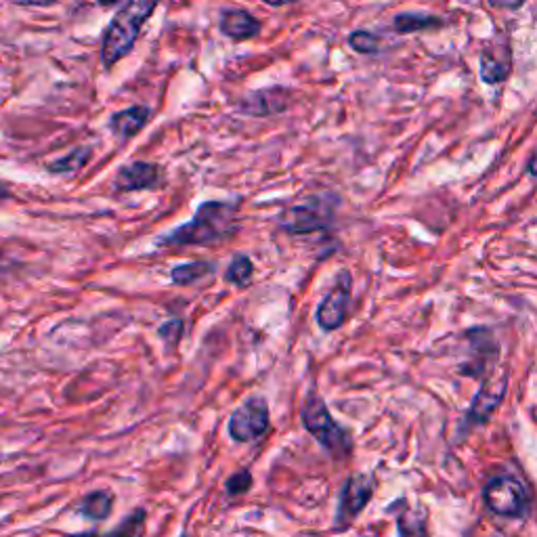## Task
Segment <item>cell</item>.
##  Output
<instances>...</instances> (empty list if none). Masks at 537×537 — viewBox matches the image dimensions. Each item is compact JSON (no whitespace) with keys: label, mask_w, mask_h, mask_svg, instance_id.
<instances>
[{"label":"cell","mask_w":537,"mask_h":537,"mask_svg":"<svg viewBox=\"0 0 537 537\" xmlns=\"http://www.w3.org/2000/svg\"><path fill=\"white\" fill-rule=\"evenodd\" d=\"M238 204L208 200L200 204L193 219L164 233L156 246H217L233 238L238 231Z\"/></svg>","instance_id":"1"},{"label":"cell","mask_w":537,"mask_h":537,"mask_svg":"<svg viewBox=\"0 0 537 537\" xmlns=\"http://www.w3.org/2000/svg\"><path fill=\"white\" fill-rule=\"evenodd\" d=\"M160 0H126L124 7L114 15L105 28L101 40V63L112 68L133 51L135 42L145 24L156 13Z\"/></svg>","instance_id":"2"},{"label":"cell","mask_w":537,"mask_h":537,"mask_svg":"<svg viewBox=\"0 0 537 537\" xmlns=\"http://www.w3.org/2000/svg\"><path fill=\"white\" fill-rule=\"evenodd\" d=\"M300 420L307 433L319 441L330 456L347 458L351 454V435L330 414L328 405L319 393L311 391L300 407Z\"/></svg>","instance_id":"3"},{"label":"cell","mask_w":537,"mask_h":537,"mask_svg":"<svg viewBox=\"0 0 537 537\" xmlns=\"http://www.w3.org/2000/svg\"><path fill=\"white\" fill-rule=\"evenodd\" d=\"M483 502L496 517L523 521L531 512V496L527 487L510 475L493 477L483 487Z\"/></svg>","instance_id":"4"},{"label":"cell","mask_w":537,"mask_h":537,"mask_svg":"<svg viewBox=\"0 0 537 537\" xmlns=\"http://www.w3.org/2000/svg\"><path fill=\"white\" fill-rule=\"evenodd\" d=\"M334 198L313 196L279 212L277 223L290 235H309L324 231L334 223Z\"/></svg>","instance_id":"5"},{"label":"cell","mask_w":537,"mask_h":537,"mask_svg":"<svg viewBox=\"0 0 537 537\" xmlns=\"http://www.w3.org/2000/svg\"><path fill=\"white\" fill-rule=\"evenodd\" d=\"M269 424L271 416L267 401L263 397H252L231 414L227 431L235 443H252L267 435Z\"/></svg>","instance_id":"6"},{"label":"cell","mask_w":537,"mask_h":537,"mask_svg":"<svg viewBox=\"0 0 537 537\" xmlns=\"http://www.w3.org/2000/svg\"><path fill=\"white\" fill-rule=\"evenodd\" d=\"M508 391V376H489L483 380L479 393L472 399L468 412L460 424V435H466L475 428L483 426L493 414L498 412V407L502 405L504 397Z\"/></svg>","instance_id":"7"},{"label":"cell","mask_w":537,"mask_h":537,"mask_svg":"<svg viewBox=\"0 0 537 537\" xmlns=\"http://www.w3.org/2000/svg\"><path fill=\"white\" fill-rule=\"evenodd\" d=\"M351 290H353V277L347 269H342L336 277V284L332 290L326 294V298L321 300L315 319L321 330L334 332L342 328V324L347 321L349 313V303H351Z\"/></svg>","instance_id":"8"},{"label":"cell","mask_w":537,"mask_h":537,"mask_svg":"<svg viewBox=\"0 0 537 537\" xmlns=\"http://www.w3.org/2000/svg\"><path fill=\"white\" fill-rule=\"evenodd\" d=\"M374 496V479L368 475L351 477L340 491L338 512L334 521V531H347L351 523L365 510Z\"/></svg>","instance_id":"9"},{"label":"cell","mask_w":537,"mask_h":537,"mask_svg":"<svg viewBox=\"0 0 537 537\" xmlns=\"http://www.w3.org/2000/svg\"><path fill=\"white\" fill-rule=\"evenodd\" d=\"M512 74V47L508 34H498L491 38L481 51L479 61V76L489 87H498L506 82Z\"/></svg>","instance_id":"10"},{"label":"cell","mask_w":537,"mask_h":537,"mask_svg":"<svg viewBox=\"0 0 537 537\" xmlns=\"http://www.w3.org/2000/svg\"><path fill=\"white\" fill-rule=\"evenodd\" d=\"M292 101V91L286 87H269L252 91L240 99L238 112L252 118H271L284 114Z\"/></svg>","instance_id":"11"},{"label":"cell","mask_w":537,"mask_h":537,"mask_svg":"<svg viewBox=\"0 0 537 537\" xmlns=\"http://www.w3.org/2000/svg\"><path fill=\"white\" fill-rule=\"evenodd\" d=\"M162 183V170L154 162H131L124 164L114 179V189L120 193H133V191H147L156 189Z\"/></svg>","instance_id":"12"},{"label":"cell","mask_w":537,"mask_h":537,"mask_svg":"<svg viewBox=\"0 0 537 537\" xmlns=\"http://www.w3.org/2000/svg\"><path fill=\"white\" fill-rule=\"evenodd\" d=\"M219 30L229 40L244 42V40L259 36L263 30V24L250 11L240 9V7H231V9L221 11Z\"/></svg>","instance_id":"13"},{"label":"cell","mask_w":537,"mask_h":537,"mask_svg":"<svg viewBox=\"0 0 537 537\" xmlns=\"http://www.w3.org/2000/svg\"><path fill=\"white\" fill-rule=\"evenodd\" d=\"M152 118V110L147 105H133L126 107L122 112L112 114L110 118V131L120 139H133L137 137Z\"/></svg>","instance_id":"14"},{"label":"cell","mask_w":537,"mask_h":537,"mask_svg":"<svg viewBox=\"0 0 537 537\" xmlns=\"http://www.w3.org/2000/svg\"><path fill=\"white\" fill-rule=\"evenodd\" d=\"M389 512L395 514L399 537H426V514L416 510L405 498H399L389 506Z\"/></svg>","instance_id":"15"},{"label":"cell","mask_w":537,"mask_h":537,"mask_svg":"<svg viewBox=\"0 0 537 537\" xmlns=\"http://www.w3.org/2000/svg\"><path fill=\"white\" fill-rule=\"evenodd\" d=\"M443 26V19L433 13H418V11H405L393 17V30L397 34H416L437 30Z\"/></svg>","instance_id":"16"},{"label":"cell","mask_w":537,"mask_h":537,"mask_svg":"<svg viewBox=\"0 0 537 537\" xmlns=\"http://www.w3.org/2000/svg\"><path fill=\"white\" fill-rule=\"evenodd\" d=\"M112 508H114V493L110 489H97V491H91L89 496L80 502L78 512L84 519L99 523L110 517Z\"/></svg>","instance_id":"17"},{"label":"cell","mask_w":537,"mask_h":537,"mask_svg":"<svg viewBox=\"0 0 537 537\" xmlns=\"http://www.w3.org/2000/svg\"><path fill=\"white\" fill-rule=\"evenodd\" d=\"M212 271H214L212 263L193 261V263L177 265L173 271H170V279H173L175 286H193L202 282V279L208 277Z\"/></svg>","instance_id":"18"},{"label":"cell","mask_w":537,"mask_h":537,"mask_svg":"<svg viewBox=\"0 0 537 537\" xmlns=\"http://www.w3.org/2000/svg\"><path fill=\"white\" fill-rule=\"evenodd\" d=\"M252 275H254V263L248 254H235L225 271L227 284L235 288H248L252 284Z\"/></svg>","instance_id":"19"},{"label":"cell","mask_w":537,"mask_h":537,"mask_svg":"<svg viewBox=\"0 0 537 537\" xmlns=\"http://www.w3.org/2000/svg\"><path fill=\"white\" fill-rule=\"evenodd\" d=\"M145 523V510H133L131 517H126L114 531L110 533H95V531H87V533H76V535H66V537H137L143 529Z\"/></svg>","instance_id":"20"},{"label":"cell","mask_w":537,"mask_h":537,"mask_svg":"<svg viewBox=\"0 0 537 537\" xmlns=\"http://www.w3.org/2000/svg\"><path fill=\"white\" fill-rule=\"evenodd\" d=\"M91 156L93 154H91L89 147H78V149H74V152H70L68 156H63V158L51 162L49 170L53 175H72V173H78L80 168L87 166Z\"/></svg>","instance_id":"21"},{"label":"cell","mask_w":537,"mask_h":537,"mask_svg":"<svg viewBox=\"0 0 537 537\" xmlns=\"http://www.w3.org/2000/svg\"><path fill=\"white\" fill-rule=\"evenodd\" d=\"M349 47L359 55H378L382 38L370 30H355L349 36Z\"/></svg>","instance_id":"22"},{"label":"cell","mask_w":537,"mask_h":537,"mask_svg":"<svg viewBox=\"0 0 537 537\" xmlns=\"http://www.w3.org/2000/svg\"><path fill=\"white\" fill-rule=\"evenodd\" d=\"M252 487V472L250 470H238L233 472V475L227 479V493L231 498H238V496H244V493H248Z\"/></svg>","instance_id":"23"},{"label":"cell","mask_w":537,"mask_h":537,"mask_svg":"<svg viewBox=\"0 0 537 537\" xmlns=\"http://www.w3.org/2000/svg\"><path fill=\"white\" fill-rule=\"evenodd\" d=\"M158 336L166 342V345L175 347L183 336V321L181 319H168L158 328Z\"/></svg>","instance_id":"24"},{"label":"cell","mask_w":537,"mask_h":537,"mask_svg":"<svg viewBox=\"0 0 537 537\" xmlns=\"http://www.w3.org/2000/svg\"><path fill=\"white\" fill-rule=\"evenodd\" d=\"M487 3L493 9H508V11H517L525 5V0H487Z\"/></svg>","instance_id":"25"},{"label":"cell","mask_w":537,"mask_h":537,"mask_svg":"<svg viewBox=\"0 0 537 537\" xmlns=\"http://www.w3.org/2000/svg\"><path fill=\"white\" fill-rule=\"evenodd\" d=\"M13 3L21 7H51L57 0H13Z\"/></svg>","instance_id":"26"},{"label":"cell","mask_w":537,"mask_h":537,"mask_svg":"<svg viewBox=\"0 0 537 537\" xmlns=\"http://www.w3.org/2000/svg\"><path fill=\"white\" fill-rule=\"evenodd\" d=\"M263 3L269 7H286V5L298 3V0H263Z\"/></svg>","instance_id":"27"},{"label":"cell","mask_w":537,"mask_h":537,"mask_svg":"<svg viewBox=\"0 0 537 537\" xmlns=\"http://www.w3.org/2000/svg\"><path fill=\"white\" fill-rule=\"evenodd\" d=\"M527 175H529L531 179L535 177V154H531L529 160H527Z\"/></svg>","instance_id":"28"},{"label":"cell","mask_w":537,"mask_h":537,"mask_svg":"<svg viewBox=\"0 0 537 537\" xmlns=\"http://www.w3.org/2000/svg\"><path fill=\"white\" fill-rule=\"evenodd\" d=\"M7 198H11V191L3 183H0V200H7Z\"/></svg>","instance_id":"29"},{"label":"cell","mask_w":537,"mask_h":537,"mask_svg":"<svg viewBox=\"0 0 537 537\" xmlns=\"http://www.w3.org/2000/svg\"><path fill=\"white\" fill-rule=\"evenodd\" d=\"M114 3H118V0H99V5H103V7H107V5H114Z\"/></svg>","instance_id":"30"},{"label":"cell","mask_w":537,"mask_h":537,"mask_svg":"<svg viewBox=\"0 0 537 537\" xmlns=\"http://www.w3.org/2000/svg\"><path fill=\"white\" fill-rule=\"evenodd\" d=\"M181 537H189V535L187 533H181Z\"/></svg>","instance_id":"31"}]
</instances>
